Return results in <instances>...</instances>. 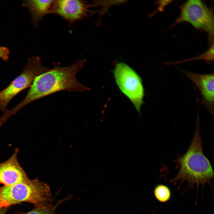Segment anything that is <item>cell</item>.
<instances>
[{"instance_id": "cell-1", "label": "cell", "mask_w": 214, "mask_h": 214, "mask_svg": "<svg viewBox=\"0 0 214 214\" xmlns=\"http://www.w3.org/2000/svg\"><path fill=\"white\" fill-rule=\"evenodd\" d=\"M86 61L85 59L78 60L67 67L60 66L54 63L52 68L36 78L23 100L8 110L9 115H14L28 104L57 92L65 91L78 92L88 90L89 88L80 83L76 76L83 68Z\"/></svg>"}, {"instance_id": "cell-2", "label": "cell", "mask_w": 214, "mask_h": 214, "mask_svg": "<svg viewBox=\"0 0 214 214\" xmlns=\"http://www.w3.org/2000/svg\"><path fill=\"white\" fill-rule=\"evenodd\" d=\"M199 116H198L196 127L193 140L187 152L182 155H178L175 160L179 171L171 181L180 184L185 181L188 188H197L200 185L203 188L206 184L210 185L214 173L211 163L204 155L199 129Z\"/></svg>"}, {"instance_id": "cell-3", "label": "cell", "mask_w": 214, "mask_h": 214, "mask_svg": "<svg viewBox=\"0 0 214 214\" xmlns=\"http://www.w3.org/2000/svg\"><path fill=\"white\" fill-rule=\"evenodd\" d=\"M52 200L49 186L37 179L0 187V207L8 208L23 202L32 204L37 207L50 203Z\"/></svg>"}, {"instance_id": "cell-4", "label": "cell", "mask_w": 214, "mask_h": 214, "mask_svg": "<svg viewBox=\"0 0 214 214\" xmlns=\"http://www.w3.org/2000/svg\"><path fill=\"white\" fill-rule=\"evenodd\" d=\"M38 56L29 58L19 75L4 89L0 91V110L4 114L11 100L23 90L30 87L36 77L48 71Z\"/></svg>"}, {"instance_id": "cell-5", "label": "cell", "mask_w": 214, "mask_h": 214, "mask_svg": "<svg viewBox=\"0 0 214 214\" xmlns=\"http://www.w3.org/2000/svg\"><path fill=\"white\" fill-rule=\"evenodd\" d=\"M114 74L120 89L140 112L144 93L141 78L134 70L123 62L117 64Z\"/></svg>"}, {"instance_id": "cell-6", "label": "cell", "mask_w": 214, "mask_h": 214, "mask_svg": "<svg viewBox=\"0 0 214 214\" xmlns=\"http://www.w3.org/2000/svg\"><path fill=\"white\" fill-rule=\"evenodd\" d=\"M180 10V14L174 25L187 22L195 28L207 32L210 37H213V14L202 1L198 0H188L181 7Z\"/></svg>"}, {"instance_id": "cell-7", "label": "cell", "mask_w": 214, "mask_h": 214, "mask_svg": "<svg viewBox=\"0 0 214 214\" xmlns=\"http://www.w3.org/2000/svg\"><path fill=\"white\" fill-rule=\"evenodd\" d=\"M90 7V4L85 0H54L50 14L58 15L72 24L88 16L89 13L91 14Z\"/></svg>"}, {"instance_id": "cell-8", "label": "cell", "mask_w": 214, "mask_h": 214, "mask_svg": "<svg viewBox=\"0 0 214 214\" xmlns=\"http://www.w3.org/2000/svg\"><path fill=\"white\" fill-rule=\"evenodd\" d=\"M19 152V149L15 148L8 159L0 163V183L4 186L26 182L30 180L18 161Z\"/></svg>"}, {"instance_id": "cell-9", "label": "cell", "mask_w": 214, "mask_h": 214, "mask_svg": "<svg viewBox=\"0 0 214 214\" xmlns=\"http://www.w3.org/2000/svg\"><path fill=\"white\" fill-rule=\"evenodd\" d=\"M180 70L197 87L201 96L202 104L213 114L214 109V73L199 74L182 69Z\"/></svg>"}, {"instance_id": "cell-10", "label": "cell", "mask_w": 214, "mask_h": 214, "mask_svg": "<svg viewBox=\"0 0 214 214\" xmlns=\"http://www.w3.org/2000/svg\"><path fill=\"white\" fill-rule=\"evenodd\" d=\"M54 0H29L23 1V5L29 10L34 26L36 27L43 18L50 14Z\"/></svg>"}, {"instance_id": "cell-11", "label": "cell", "mask_w": 214, "mask_h": 214, "mask_svg": "<svg viewBox=\"0 0 214 214\" xmlns=\"http://www.w3.org/2000/svg\"><path fill=\"white\" fill-rule=\"evenodd\" d=\"M71 197L67 196L64 198L58 201L53 205L49 203L42 206L35 207L32 210L26 212L18 211L13 214H56V208L64 202L69 199Z\"/></svg>"}, {"instance_id": "cell-12", "label": "cell", "mask_w": 214, "mask_h": 214, "mask_svg": "<svg viewBox=\"0 0 214 214\" xmlns=\"http://www.w3.org/2000/svg\"><path fill=\"white\" fill-rule=\"evenodd\" d=\"M154 194L156 199L161 203L168 202L170 199L171 192L167 186L159 184L157 185L154 190Z\"/></svg>"}, {"instance_id": "cell-13", "label": "cell", "mask_w": 214, "mask_h": 214, "mask_svg": "<svg viewBox=\"0 0 214 214\" xmlns=\"http://www.w3.org/2000/svg\"><path fill=\"white\" fill-rule=\"evenodd\" d=\"M126 1L124 0L93 1V2L90 4L91 7L101 6L102 7L100 10H98L92 11V14L97 13L100 15H102L107 11L110 7L115 5L121 4Z\"/></svg>"}, {"instance_id": "cell-14", "label": "cell", "mask_w": 214, "mask_h": 214, "mask_svg": "<svg viewBox=\"0 0 214 214\" xmlns=\"http://www.w3.org/2000/svg\"><path fill=\"white\" fill-rule=\"evenodd\" d=\"M10 51L9 48L0 45V58L3 61H7L9 58Z\"/></svg>"}, {"instance_id": "cell-15", "label": "cell", "mask_w": 214, "mask_h": 214, "mask_svg": "<svg viewBox=\"0 0 214 214\" xmlns=\"http://www.w3.org/2000/svg\"><path fill=\"white\" fill-rule=\"evenodd\" d=\"M7 208L0 207V214H6Z\"/></svg>"}]
</instances>
